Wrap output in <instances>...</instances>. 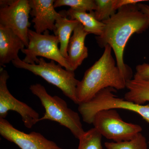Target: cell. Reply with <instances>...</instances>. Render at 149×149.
<instances>
[{
  "label": "cell",
  "instance_id": "6da1fadb",
  "mask_svg": "<svg viewBox=\"0 0 149 149\" xmlns=\"http://www.w3.org/2000/svg\"><path fill=\"white\" fill-rule=\"evenodd\" d=\"M105 24L101 36L96 37L100 47L109 45L114 52L116 64L126 82L132 79L133 72L125 64L123 54L128 40L134 34L142 33L149 27V18L139 10L137 5L123 7Z\"/></svg>",
  "mask_w": 149,
  "mask_h": 149
},
{
  "label": "cell",
  "instance_id": "7a4b0ae2",
  "mask_svg": "<svg viewBox=\"0 0 149 149\" xmlns=\"http://www.w3.org/2000/svg\"><path fill=\"white\" fill-rule=\"evenodd\" d=\"M112 50L109 45L106 46L101 57L85 71L79 81L77 88L78 104L91 100L104 88H126V80L116 63Z\"/></svg>",
  "mask_w": 149,
  "mask_h": 149
},
{
  "label": "cell",
  "instance_id": "3957f363",
  "mask_svg": "<svg viewBox=\"0 0 149 149\" xmlns=\"http://www.w3.org/2000/svg\"><path fill=\"white\" fill-rule=\"evenodd\" d=\"M29 89L39 98L45 110L39 121L48 120L58 123L69 129L74 137L79 140L85 132L79 114L69 108L63 99L50 95L41 84L31 85Z\"/></svg>",
  "mask_w": 149,
  "mask_h": 149
},
{
  "label": "cell",
  "instance_id": "277c9868",
  "mask_svg": "<svg viewBox=\"0 0 149 149\" xmlns=\"http://www.w3.org/2000/svg\"><path fill=\"white\" fill-rule=\"evenodd\" d=\"M17 68L23 69L40 76L46 81L60 89L65 95L74 103L78 105L77 88L79 82L75 77L74 71L67 70L60 64L51 60L47 62L43 58L38 59L37 64L26 63L19 57L12 62Z\"/></svg>",
  "mask_w": 149,
  "mask_h": 149
},
{
  "label": "cell",
  "instance_id": "5b68a950",
  "mask_svg": "<svg viewBox=\"0 0 149 149\" xmlns=\"http://www.w3.org/2000/svg\"><path fill=\"white\" fill-rule=\"evenodd\" d=\"M116 92V90L113 88H104L96 94L91 100L78 104V111L83 121L91 124L95 115L100 111L120 109L136 112L149 123V104H139L118 97L114 94Z\"/></svg>",
  "mask_w": 149,
  "mask_h": 149
},
{
  "label": "cell",
  "instance_id": "8992f818",
  "mask_svg": "<svg viewBox=\"0 0 149 149\" xmlns=\"http://www.w3.org/2000/svg\"><path fill=\"white\" fill-rule=\"evenodd\" d=\"M28 47L21 50L25 55L22 60L24 62L37 64L39 59L37 57L40 56L56 61L67 70L72 71L66 59L61 53L57 36L50 35L49 30L42 34H38L30 29L28 30Z\"/></svg>",
  "mask_w": 149,
  "mask_h": 149
},
{
  "label": "cell",
  "instance_id": "52a82bcc",
  "mask_svg": "<svg viewBox=\"0 0 149 149\" xmlns=\"http://www.w3.org/2000/svg\"><path fill=\"white\" fill-rule=\"evenodd\" d=\"M92 123L102 136L116 143L132 140L143 130L140 125L123 120L113 109L98 112Z\"/></svg>",
  "mask_w": 149,
  "mask_h": 149
},
{
  "label": "cell",
  "instance_id": "ba28073f",
  "mask_svg": "<svg viewBox=\"0 0 149 149\" xmlns=\"http://www.w3.org/2000/svg\"><path fill=\"white\" fill-rule=\"evenodd\" d=\"M0 6V25L11 29L27 47L31 26L29 0H1Z\"/></svg>",
  "mask_w": 149,
  "mask_h": 149
},
{
  "label": "cell",
  "instance_id": "9c48e42d",
  "mask_svg": "<svg viewBox=\"0 0 149 149\" xmlns=\"http://www.w3.org/2000/svg\"><path fill=\"white\" fill-rule=\"evenodd\" d=\"M9 78L7 71L0 70V118H5L10 111L18 113L21 116L24 126L32 128L40 118L39 113L23 102L18 100L9 91L7 82Z\"/></svg>",
  "mask_w": 149,
  "mask_h": 149
},
{
  "label": "cell",
  "instance_id": "30bf717a",
  "mask_svg": "<svg viewBox=\"0 0 149 149\" xmlns=\"http://www.w3.org/2000/svg\"><path fill=\"white\" fill-rule=\"evenodd\" d=\"M0 134L21 149H62L41 133L35 131L26 133L17 130L6 118H0Z\"/></svg>",
  "mask_w": 149,
  "mask_h": 149
},
{
  "label": "cell",
  "instance_id": "8fae6325",
  "mask_svg": "<svg viewBox=\"0 0 149 149\" xmlns=\"http://www.w3.org/2000/svg\"><path fill=\"white\" fill-rule=\"evenodd\" d=\"M54 0H29L30 15L33 17L35 31L42 34L47 30L54 31L57 19L62 16L54 7Z\"/></svg>",
  "mask_w": 149,
  "mask_h": 149
},
{
  "label": "cell",
  "instance_id": "7c38bea8",
  "mask_svg": "<svg viewBox=\"0 0 149 149\" xmlns=\"http://www.w3.org/2000/svg\"><path fill=\"white\" fill-rule=\"evenodd\" d=\"M88 35L79 22L74 28L68 47L66 59L72 71H74L88 57V49L85 45V38Z\"/></svg>",
  "mask_w": 149,
  "mask_h": 149
},
{
  "label": "cell",
  "instance_id": "4fadbf2b",
  "mask_svg": "<svg viewBox=\"0 0 149 149\" xmlns=\"http://www.w3.org/2000/svg\"><path fill=\"white\" fill-rule=\"evenodd\" d=\"M25 47L22 40L11 29L0 25L1 66L18 58L19 52Z\"/></svg>",
  "mask_w": 149,
  "mask_h": 149
},
{
  "label": "cell",
  "instance_id": "5bb4252c",
  "mask_svg": "<svg viewBox=\"0 0 149 149\" xmlns=\"http://www.w3.org/2000/svg\"><path fill=\"white\" fill-rule=\"evenodd\" d=\"M59 13L70 19L76 20L80 22L89 34H94L99 37L103 32L105 24L103 22L99 21L96 18L94 11L88 13L70 8L68 10L61 11Z\"/></svg>",
  "mask_w": 149,
  "mask_h": 149
},
{
  "label": "cell",
  "instance_id": "9a60e30c",
  "mask_svg": "<svg viewBox=\"0 0 149 149\" xmlns=\"http://www.w3.org/2000/svg\"><path fill=\"white\" fill-rule=\"evenodd\" d=\"M79 23L77 20L70 19L63 15L56 20L54 34L58 37L60 50L61 54L65 58H67L68 56V47L72 33Z\"/></svg>",
  "mask_w": 149,
  "mask_h": 149
},
{
  "label": "cell",
  "instance_id": "2e32d148",
  "mask_svg": "<svg viewBox=\"0 0 149 149\" xmlns=\"http://www.w3.org/2000/svg\"><path fill=\"white\" fill-rule=\"evenodd\" d=\"M128 92L125 94L124 99L139 104L143 105L149 102V82L134 76L126 82Z\"/></svg>",
  "mask_w": 149,
  "mask_h": 149
},
{
  "label": "cell",
  "instance_id": "e0dca14e",
  "mask_svg": "<svg viewBox=\"0 0 149 149\" xmlns=\"http://www.w3.org/2000/svg\"><path fill=\"white\" fill-rule=\"evenodd\" d=\"M102 136L95 128L85 131L79 139L77 149H103Z\"/></svg>",
  "mask_w": 149,
  "mask_h": 149
},
{
  "label": "cell",
  "instance_id": "ac0fdd59",
  "mask_svg": "<svg viewBox=\"0 0 149 149\" xmlns=\"http://www.w3.org/2000/svg\"><path fill=\"white\" fill-rule=\"evenodd\" d=\"M104 145L107 149H148L146 139L141 133L130 141L106 142Z\"/></svg>",
  "mask_w": 149,
  "mask_h": 149
},
{
  "label": "cell",
  "instance_id": "d6986e66",
  "mask_svg": "<svg viewBox=\"0 0 149 149\" xmlns=\"http://www.w3.org/2000/svg\"><path fill=\"white\" fill-rule=\"evenodd\" d=\"M68 6L70 8L79 11H93L95 9V0H56L54 3L55 8Z\"/></svg>",
  "mask_w": 149,
  "mask_h": 149
},
{
  "label": "cell",
  "instance_id": "ffe728a7",
  "mask_svg": "<svg viewBox=\"0 0 149 149\" xmlns=\"http://www.w3.org/2000/svg\"><path fill=\"white\" fill-rule=\"evenodd\" d=\"M96 8L94 11L95 17L99 21L104 22L116 13L114 0H95Z\"/></svg>",
  "mask_w": 149,
  "mask_h": 149
},
{
  "label": "cell",
  "instance_id": "44dd1931",
  "mask_svg": "<svg viewBox=\"0 0 149 149\" xmlns=\"http://www.w3.org/2000/svg\"><path fill=\"white\" fill-rule=\"evenodd\" d=\"M136 71L134 76L149 82V64L144 63L138 65L136 67Z\"/></svg>",
  "mask_w": 149,
  "mask_h": 149
},
{
  "label": "cell",
  "instance_id": "7402d4cb",
  "mask_svg": "<svg viewBox=\"0 0 149 149\" xmlns=\"http://www.w3.org/2000/svg\"><path fill=\"white\" fill-rule=\"evenodd\" d=\"M148 1L147 0H114L115 9L117 10L125 6L135 5Z\"/></svg>",
  "mask_w": 149,
  "mask_h": 149
},
{
  "label": "cell",
  "instance_id": "603a6c76",
  "mask_svg": "<svg viewBox=\"0 0 149 149\" xmlns=\"http://www.w3.org/2000/svg\"><path fill=\"white\" fill-rule=\"evenodd\" d=\"M137 6L139 10L149 18V5L140 3L137 4Z\"/></svg>",
  "mask_w": 149,
  "mask_h": 149
}]
</instances>
